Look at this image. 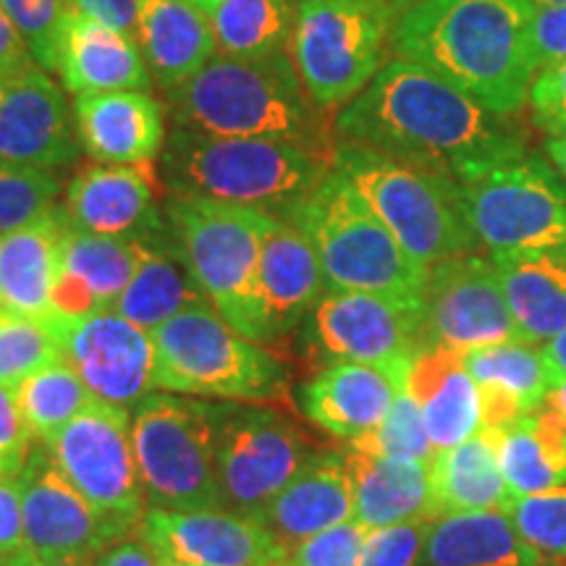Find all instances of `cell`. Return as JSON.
<instances>
[{"instance_id": "cell-43", "label": "cell", "mask_w": 566, "mask_h": 566, "mask_svg": "<svg viewBox=\"0 0 566 566\" xmlns=\"http://www.w3.org/2000/svg\"><path fill=\"white\" fill-rule=\"evenodd\" d=\"M27 45L45 71H55V40L76 0H0Z\"/></svg>"}, {"instance_id": "cell-64", "label": "cell", "mask_w": 566, "mask_h": 566, "mask_svg": "<svg viewBox=\"0 0 566 566\" xmlns=\"http://www.w3.org/2000/svg\"><path fill=\"white\" fill-rule=\"evenodd\" d=\"M163 566H176V564H163Z\"/></svg>"}, {"instance_id": "cell-46", "label": "cell", "mask_w": 566, "mask_h": 566, "mask_svg": "<svg viewBox=\"0 0 566 566\" xmlns=\"http://www.w3.org/2000/svg\"><path fill=\"white\" fill-rule=\"evenodd\" d=\"M527 103L537 129L548 137L566 134V61L537 71Z\"/></svg>"}, {"instance_id": "cell-6", "label": "cell", "mask_w": 566, "mask_h": 566, "mask_svg": "<svg viewBox=\"0 0 566 566\" xmlns=\"http://www.w3.org/2000/svg\"><path fill=\"white\" fill-rule=\"evenodd\" d=\"M166 221L210 307L237 334L265 344L258 279L265 239L279 218L242 205L168 195Z\"/></svg>"}, {"instance_id": "cell-5", "label": "cell", "mask_w": 566, "mask_h": 566, "mask_svg": "<svg viewBox=\"0 0 566 566\" xmlns=\"http://www.w3.org/2000/svg\"><path fill=\"white\" fill-rule=\"evenodd\" d=\"M286 221L313 242L328 289L422 300L430 268L401 247L336 168L294 205Z\"/></svg>"}, {"instance_id": "cell-57", "label": "cell", "mask_w": 566, "mask_h": 566, "mask_svg": "<svg viewBox=\"0 0 566 566\" xmlns=\"http://www.w3.org/2000/svg\"><path fill=\"white\" fill-rule=\"evenodd\" d=\"M548 399L554 401V405H556L558 409H562L564 417H566V380H562V384L554 386V391L548 394Z\"/></svg>"}, {"instance_id": "cell-27", "label": "cell", "mask_w": 566, "mask_h": 566, "mask_svg": "<svg viewBox=\"0 0 566 566\" xmlns=\"http://www.w3.org/2000/svg\"><path fill=\"white\" fill-rule=\"evenodd\" d=\"M407 391L422 412L436 451L467 441L483 428V407L464 357L446 346L422 344L409 359Z\"/></svg>"}, {"instance_id": "cell-11", "label": "cell", "mask_w": 566, "mask_h": 566, "mask_svg": "<svg viewBox=\"0 0 566 566\" xmlns=\"http://www.w3.org/2000/svg\"><path fill=\"white\" fill-rule=\"evenodd\" d=\"M457 187L467 223L491 252L566 247V181L537 155H514Z\"/></svg>"}, {"instance_id": "cell-55", "label": "cell", "mask_w": 566, "mask_h": 566, "mask_svg": "<svg viewBox=\"0 0 566 566\" xmlns=\"http://www.w3.org/2000/svg\"><path fill=\"white\" fill-rule=\"evenodd\" d=\"M0 566H40V558L32 551H21L13 556H0Z\"/></svg>"}, {"instance_id": "cell-14", "label": "cell", "mask_w": 566, "mask_h": 566, "mask_svg": "<svg viewBox=\"0 0 566 566\" xmlns=\"http://www.w3.org/2000/svg\"><path fill=\"white\" fill-rule=\"evenodd\" d=\"M504 342L522 338L493 260L467 252L430 265L422 294V344L467 354Z\"/></svg>"}, {"instance_id": "cell-21", "label": "cell", "mask_w": 566, "mask_h": 566, "mask_svg": "<svg viewBox=\"0 0 566 566\" xmlns=\"http://www.w3.org/2000/svg\"><path fill=\"white\" fill-rule=\"evenodd\" d=\"M409 359L388 365L336 363L302 386L300 405L310 422L352 443L386 420L399 391L407 388Z\"/></svg>"}, {"instance_id": "cell-49", "label": "cell", "mask_w": 566, "mask_h": 566, "mask_svg": "<svg viewBox=\"0 0 566 566\" xmlns=\"http://www.w3.org/2000/svg\"><path fill=\"white\" fill-rule=\"evenodd\" d=\"M30 551L24 533V504L19 478L0 475V556Z\"/></svg>"}, {"instance_id": "cell-3", "label": "cell", "mask_w": 566, "mask_h": 566, "mask_svg": "<svg viewBox=\"0 0 566 566\" xmlns=\"http://www.w3.org/2000/svg\"><path fill=\"white\" fill-rule=\"evenodd\" d=\"M166 103L174 129L292 142L334 158L328 111L304 87L292 51L265 59L218 53L192 80L168 90Z\"/></svg>"}, {"instance_id": "cell-18", "label": "cell", "mask_w": 566, "mask_h": 566, "mask_svg": "<svg viewBox=\"0 0 566 566\" xmlns=\"http://www.w3.org/2000/svg\"><path fill=\"white\" fill-rule=\"evenodd\" d=\"M163 176L150 163H97L76 171L63 195V212L74 229L101 237L155 242L168 233Z\"/></svg>"}, {"instance_id": "cell-60", "label": "cell", "mask_w": 566, "mask_h": 566, "mask_svg": "<svg viewBox=\"0 0 566 566\" xmlns=\"http://www.w3.org/2000/svg\"><path fill=\"white\" fill-rule=\"evenodd\" d=\"M522 3L530 6V9H537V6H564L566 0H522Z\"/></svg>"}, {"instance_id": "cell-36", "label": "cell", "mask_w": 566, "mask_h": 566, "mask_svg": "<svg viewBox=\"0 0 566 566\" xmlns=\"http://www.w3.org/2000/svg\"><path fill=\"white\" fill-rule=\"evenodd\" d=\"M499 462L514 501L566 483V417L554 401L501 430Z\"/></svg>"}, {"instance_id": "cell-9", "label": "cell", "mask_w": 566, "mask_h": 566, "mask_svg": "<svg viewBox=\"0 0 566 566\" xmlns=\"http://www.w3.org/2000/svg\"><path fill=\"white\" fill-rule=\"evenodd\" d=\"M396 17L386 0L296 3L292 59L321 108H344L391 63Z\"/></svg>"}, {"instance_id": "cell-19", "label": "cell", "mask_w": 566, "mask_h": 566, "mask_svg": "<svg viewBox=\"0 0 566 566\" xmlns=\"http://www.w3.org/2000/svg\"><path fill=\"white\" fill-rule=\"evenodd\" d=\"M139 537L163 564L176 566H279L286 548L254 516L205 509V512H168L147 509L139 522Z\"/></svg>"}, {"instance_id": "cell-54", "label": "cell", "mask_w": 566, "mask_h": 566, "mask_svg": "<svg viewBox=\"0 0 566 566\" xmlns=\"http://www.w3.org/2000/svg\"><path fill=\"white\" fill-rule=\"evenodd\" d=\"M546 153H548L551 163H554L556 171L562 174L566 181V134H562V137H548Z\"/></svg>"}, {"instance_id": "cell-62", "label": "cell", "mask_w": 566, "mask_h": 566, "mask_svg": "<svg viewBox=\"0 0 566 566\" xmlns=\"http://www.w3.org/2000/svg\"><path fill=\"white\" fill-rule=\"evenodd\" d=\"M279 566H294V564H292V562H289V558H286V562H281Z\"/></svg>"}, {"instance_id": "cell-29", "label": "cell", "mask_w": 566, "mask_h": 566, "mask_svg": "<svg viewBox=\"0 0 566 566\" xmlns=\"http://www.w3.org/2000/svg\"><path fill=\"white\" fill-rule=\"evenodd\" d=\"M501 430L480 428L467 441L436 451L430 470V520L449 514L509 512L514 495L499 462Z\"/></svg>"}, {"instance_id": "cell-45", "label": "cell", "mask_w": 566, "mask_h": 566, "mask_svg": "<svg viewBox=\"0 0 566 566\" xmlns=\"http://www.w3.org/2000/svg\"><path fill=\"white\" fill-rule=\"evenodd\" d=\"M367 533L370 527H365L363 522H342L296 546L289 554V562L294 566H359Z\"/></svg>"}, {"instance_id": "cell-17", "label": "cell", "mask_w": 566, "mask_h": 566, "mask_svg": "<svg viewBox=\"0 0 566 566\" xmlns=\"http://www.w3.org/2000/svg\"><path fill=\"white\" fill-rule=\"evenodd\" d=\"M51 323L61 338L63 359L80 373L95 399L129 407L155 388L150 331L126 321L116 310Z\"/></svg>"}, {"instance_id": "cell-47", "label": "cell", "mask_w": 566, "mask_h": 566, "mask_svg": "<svg viewBox=\"0 0 566 566\" xmlns=\"http://www.w3.org/2000/svg\"><path fill=\"white\" fill-rule=\"evenodd\" d=\"M34 433L21 412L17 391L0 386V475L19 478L34 449Z\"/></svg>"}, {"instance_id": "cell-10", "label": "cell", "mask_w": 566, "mask_h": 566, "mask_svg": "<svg viewBox=\"0 0 566 566\" xmlns=\"http://www.w3.org/2000/svg\"><path fill=\"white\" fill-rule=\"evenodd\" d=\"M216 405L168 391L137 401L132 441L150 509L205 512L223 506L216 472Z\"/></svg>"}, {"instance_id": "cell-28", "label": "cell", "mask_w": 566, "mask_h": 566, "mask_svg": "<svg viewBox=\"0 0 566 566\" xmlns=\"http://www.w3.org/2000/svg\"><path fill=\"white\" fill-rule=\"evenodd\" d=\"M467 373L478 384L483 428L506 430L548 399L556 380L543 346L504 342L462 354Z\"/></svg>"}, {"instance_id": "cell-38", "label": "cell", "mask_w": 566, "mask_h": 566, "mask_svg": "<svg viewBox=\"0 0 566 566\" xmlns=\"http://www.w3.org/2000/svg\"><path fill=\"white\" fill-rule=\"evenodd\" d=\"M13 391L34 438L42 443L59 436L76 415L95 401L80 373L66 359L42 367Z\"/></svg>"}, {"instance_id": "cell-37", "label": "cell", "mask_w": 566, "mask_h": 566, "mask_svg": "<svg viewBox=\"0 0 566 566\" xmlns=\"http://www.w3.org/2000/svg\"><path fill=\"white\" fill-rule=\"evenodd\" d=\"M296 3L300 0H221L210 13L218 51L237 59L289 53Z\"/></svg>"}, {"instance_id": "cell-52", "label": "cell", "mask_w": 566, "mask_h": 566, "mask_svg": "<svg viewBox=\"0 0 566 566\" xmlns=\"http://www.w3.org/2000/svg\"><path fill=\"white\" fill-rule=\"evenodd\" d=\"M95 566H163L158 554L142 537H124L95 558Z\"/></svg>"}, {"instance_id": "cell-61", "label": "cell", "mask_w": 566, "mask_h": 566, "mask_svg": "<svg viewBox=\"0 0 566 566\" xmlns=\"http://www.w3.org/2000/svg\"><path fill=\"white\" fill-rule=\"evenodd\" d=\"M541 566H566V562H543Z\"/></svg>"}, {"instance_id": "cell-1", "label": "cell", "mask_w": 566, "mask_h": 566, "mask_svg": "<svg viewBox=\"0 0 566 566\" xmlns=\"http://www.w3.org/2000/svg\"><path fill=\"white\" fill-rule=\"evenodd\" d=\"M433 71L394 59L338 111L334 137L449 179H475L525 150V134Z\"/></svg>"}, {"instance_id": "cell-34", "label": "cell", "mask_w": 566, "mask_h": 566, "mask_svg": "<svg viewBox=\"0 0 566 566\" xmlns=\"http://www.w3.org/2000/svg\"><path fill=\"white\" fill-rule=\"evenodd\" d=\"M543 558L520 535L509 512L438 516L430 525L420 566H541Z\"/></svg>"}, {"instance_id": "cell-50", "label": "cell", "mask_w": 566, "mask_h": 566, "mask_svg": "<svg viewBox=\"0 0 566 566\" xmlns=\"http://www.w3.org/2000/svg\"><path fill=\"white\" fill-rule=\"evenodd\" d=\"M32 66H38V61H34L24 34L19 32V27L13 24L9 13L0 6V82L11 80V76Z\"/></svg>"}, {"instance_id": "cell-33", "label": "cell", "mask_w": 566, "mask_h": 566, "mask_svg": "<svg viewBox=\"0 0 566 566\" xmlns=\"http://www.w3.org/2000/svg\"><path fill=\"white\" fill-rule=\"evenodd\" d=\"M354 478V520L391 527L430 520V470L415 459L378 457L346 446Z\"/></svg>"}, {"instance_id": "cell-24", "label": "cell", "mask_w": 566, "mask_h": 566, "mask_svg": "<svg viewBox=\"0 0 566 566\" xmlns=\"http://www.w3.org/2000/svg\"><path fill=\"white\" fill-rule=\"evenodd\" d=\"M55 74L74 97L84 92L150 90L153 84L137 38L80 9L69 13L55 40Z\"/></svg>"}, {"instance_id": "cell-44", "label": "cell", "mask_w": 566, "mask_h": 566, "mask_svg": "<svg viewBox=\"0 0 566 566\" xmlns=\"http://www.w3.org/2000/svg\"><path fill=\"white\" fill-rule=\"evenodd\" d=\"M433 520L401 522L367 533L359 566H420Z\"/></svg>"}, {"instance_id": "cell-35", "label": "cell", "mask_w": 566, "mask_h": 566, "mask_svg": "<svg viewBox=\"0 0 566 566\" xmlns=\"http://www.w3.org/2000/svg\"><path fill=\"white\" fill-rule=\"evenodd\" d=\"M208 304L189 268L176 250L171 229L163 239L142 242L137 271L118 296L113 310L139 328L153 331L179 315L181 310Z\"/></svg>"}, {"instance_id": "cell-39", "label": "cell", "mask_w": 566, "mask_h": 566, "mask_svg": "<svg viewBox=\"0 0 566 566\" xmlns=\"http://www.w3.org/2000/svg\"><path fill=\"white\" fill-rule=\"evenodd\" d=\"M59 359H63V346L51 321L11 313L0 317V386L17 388Z\"/></svg>"}, {"instance_id": "cell-30", "label": "cell", "mask_w": 566, "mask_h": 566, "mask_svg": "<svg viewBox=\"0 0 566 566\" xmlns=\"http://www.w3.org/2000/svg\"><path fill=\"white\" fill-rule=\"evenodd\" d=\"M69 229L63 208L0 237V307L3 313L51 321L61 242Z\"/></svg>"}, {"instance_id": "cell-12", "label": "cell", "mask_w": 566, "mask_h": 566, "mask_svg": "<svg viewBox=\"0 0 566 566\" xmlns=\"http://www.w3.org/2000/svg\"><path fill=\"white\" fill-rule=\"evenodd\" d=\"M310 457L302 430L275 409L218 407L216 472L226 512L260 520Z\"/></svg>"}, {"instance_id": "cell-23", "label": "cell", "mask_w": 566, "mask_h": 566, "mask_svg": "<svg viewBox=\"0 0 566 566\" xmlns=\"http://www.w3.org/2000/svg\"><path fill=\"white\" fill-rule=\"evenodd\" d=\"M82 150L97 163H150L166 145L163 105L150 90L84 92L74 97Z\"/></svg>"}, {"instance_id": "cell-26", "label": "cell", "mask_w": 566, "mask_h": 566, "mask_svg": "<svg viewBox=\"0 0 566 566\" xmlns=\"http://www.w3.org/2000/svg\"><path fill=\"white\" fill-rule=\"evenodd\" d=\"M328 292L313 242L292 221L279 218L260 258L258 300L265 344L292 334Z\"/></svg>"}, {"instance_id": "cell-42", "label": "cell", "mask_w": 566, "mask_h": 566, "mask_svg": "<svg viewBox=\"0 0 566 566\" xmlns=\"http://www.w3.org/2000/svg\"><path fill=\"white\" fill-rule=\"evenodd\" d=\"M509 516L543 562H566V483L516 499Z\"/></svg>"}, {"instance_id": "cell-13", "label": "cell", "mask_w": 566, "mask_h": 566, "mask_svg": "<svg viewBox=\"0 0 566 566\" xmlns=\"http://www.w3.org/2000/svg\"><path fill=\"white\" fill-rule=\"evenodd\" d=\"M45 446L69 483L97 512L137 533L145 516V488L134 457L129 409L95 399Z\"/></svg>"}, {"instance_id": "cell-63", "label": "cell", "mask_w": 566, "mask_h": 566, "mask_svg": "<svg viewBox=\"0 0 566 566\" xmlns=\"http://www.w3.org/2000/svg\"><path fill=\"white\" fill-rule=\"evenodd\" d=\"M3 315H6V313H3V307H0V317H3Z\"/></svg>"}, {"instance_id": "cell-58", "label": "cell", "mask_w": 566, "mask_h": 566, "mask_svg": "<svg viewBox=\"0 0 566 566\" xmlns=\"http://www.w3.org/2000/svg\"><path fill=\"white\" fill-rule=\"evenodd\" d=\"M386 3L391 6L396 13H401V11L412 9V6H417V3H422V0H386Z\"/></svg>"}, {"instance_id": "cell-56", "label": "cell", "mask_w": 566, "mask_h": 566, "mask_svg": "<svg viewBox=\"0 0 566 566\" xmlns=\"http://www.w3.org/2000/svg\"><path fill=\"white\" fill-rule=\"evenodd\" d=\"M40 566H95V558H84V556L51 558V562H40Z\"/></svg>"}, {"instance_id": "cell-41", "label": "cell", "mask_w": 566, "mask_h": 566, "mask_svg": "<svg viewBox=\"0 0 566 566\" xmlns=\"http://www.w3.org/2000/svg\"><path fill=\"white\" fill-rule=\"evenodd\" d=\"M349 446L367 451V454L415 459V462L422 464H430L436 457V446L430 443L428 430H424L420 407H417L407 388L394 399L386 420L373 433L359 438V441H352Z\"/></svg>"}, {"instance_id": "cell-32", "label": "cell", "mask_w": 566, "mask_h": 566, "mask_svg": "<svg viewBox=\"0 0 566 566\" xmlns=\"http://www.w3.org/2000/svg\"><path fill=\"white\" fill-rule=\"evenodd\" d=\"M516 331L543 346L566 328V247L491 252Z\"/></svg>"}, {"instance_id": "cell-22", "label": "cell", "mask_w": 566, "mask_h": 566, "mask_svg": "<svg viewBox=\"0 0 566 566\" xmlns=\"http://www.w3.org/2000/svg\"><path fill=\"white\" fill-rule=\"evenodd\" d=\"M139 254L142 242L87 233L69 223L61 242L51 321H74L113 310L137 271Z\"/></svg>"}, {"instance_id": "cell-31", "label": "cell", "mask_w": 566, "mask_h": 566, "mask_svg": "<svg viewBox=\"0 0 566 566\" xmlns=\"http://www.w3.org/2000/svg\"><path fill=\"white\" fill-rule=\"evenodd\" d=\"M137 45L153 82L176 90L216 59L210 17L189 0H139Z\"/></svg>"}, {"instance_id": "cell-20", "label": "cell", "mask_w": 566, "mask_h": 566, "mask_svg": "<svg viewBox=\"0 0 566 566\" xmlns=\"http://www.w3.org/2000/svg\"><path fill=\"white\" fill-rule=\"evenodd\" d=\"M74 108L45 69L32 66L0 82V163L53 171L80 158Z\"/></svg>"}, {"instance_id": "cell-25", "label": "cell", "mask_w": 566, "mask_h": 566, "mask_svg": "<svg viewBox=\"0 0 566 566\" xmlns=\"http://www.w3.org/2000/svg\"><path fill=\"white\" fill-rule=\"evenodd\" d=\"M354 520V478L346 451H321L275 495L260 522L292 554L325 530Z\"/></svg>"}, {"instance_id": "cell-8", "label": "cell", "mask_w": 566, "mask_h": 566, "mask_svg": "<svg viewBox=\"0 0 566 566\" xmlns=\"http://www.w3.org/2000/svg\"><path fill=\"white\" fill-rule=\"evenodd\" d=\"M155 388L202 399H273L286 367L263 344L231 328L210 304L181 310L153 331Z\"/></svg>"}, {"instance_id": "cell-51", "label": "cell", "mask_w": 566, "mask_h": 566, "mask_svg": "<svg viewBox=\"0 0 566 566\" xmlns=\"http://www.w3.org/2000/svg\"><path fill=\"white\" fill-rule=\"evenodd\" d=\"M76 9L87 17L116 27L132 38H137L139 0H76Z\"/></svg>"}, {"instance_id": "cell-4", "label": "cell", "mask_w": 566, "mask_h": 566, "mask_svg": "<svg viewBox=\"0 0 566 566\" xmlns=\"http://www.w3.org/2000/svg\"><path fill=\"white\" fill-rule=\"evenodd\" d=\"M334 168L331 155L292 142L212 137L171 129L160 150V176L174 197H202L286 218Z\"/></svg>"}, {"instance_id": "cell-59", "label": "cell", "mask_w": 566, "mask_h": 566, "mask_svg": "<svg viewBox=\"0 0 566 566\" xmlns=\"http://www.w3.org/2000/svg\"><path fill=\"white\" fill-rule=\"evenodd\" d=\"M189 3H192V6H197V9H202L205 13H208V17H210V13L212 11H216V6L218 3H221V0H189Z\"/></svg>"}, {"instance_id": "cell-40", "label": "cell", "mask_w": 566, "mask_h": 566, "mask_svg": "<svg viewBox=\"0 0 566 566\" xmlns=\"http://www.w3.org/2000/svg\"><path fill=\"white\" fill-rule=\"evenodd\" d=\"M61 179L53 171L3 166L0 163V237L24 229L59 208Z\"/></svg>"}, {"instance_id": "cell-15", "label": "cell", "mask_w": 566, "mask_h": 566, "mask_svg": "<svg viewBox=\"0 0 566 566\" xmlns=\"http://www.w3.org/2000/svg\"><path fill=\"white\" fill-rule=\"evenodd\" d=\"M304 342L331 365L396 363L422 346V300L328 289L304 317Z\"/></svg>"}, {"instance_id": "cell-7", "label": "cell", "mask_w": 566, "mask_h": 566, "mask_svg": "<svg viewBox=\"0 0 566 566\" xmlns=\"http://www.w3.org/2000/svg\"><path fill=\"white\" fill-rule=\"evenodd\" d=\"M334 168L357 187L375 216L422 265L430 268L480 247L464 218L457 181L449 176L346 142L336 145Z\"/></svg>"}, {"instance_id": "cell-2", "label": "cell", "mask_w": 566, "mask_h": 566, "mask_svg": "<svg viewBox=\"0 0 566 566\" xmlns=\"http://www.w3.org/2000/svg\"><path fill=\"white\" fill-rule=\"evenodd\" d=\"M394 59L433 71L495 116L527 103L537 69L522 0H422L396 17Z\"/></svg>"}, {"instance_id": "cell-16", "label": "cell", "mask_w": 566, "mask_h": 566, "mask_svg": "<svg viewBox=\"0 0 566 566\" xmlns=\"http://www.w3.org/2000/svg\"><path fill=\"white\" fill-rule=\"evenodd\" d=\"M27 546L40 562L84 556L97 558L132 533L103 516L69 483L45 443H38L19 475Z\"/></svg>"}, {"instance_id": "cell-48", "label": "cell", "mask_w": 566, "mask_h": 566, "mask_svg": "<svg viewBox=\"0 0 566 566\" xmlns=\"http://www.w3.org/2000/svg\"><path fill=\"white\" fill-rule=\"evenodd\" d=\"M530 51L537 71L566 61V3L530 9Z\"/></svg>"}, {"instance_id": "cell-53", "label": "cell", "mask_w": 566, "mask_h": 566, "mask_svg": "<svg viewBox=\"0 0 566 566\" xmlns=\"http://www.w3.org/2000/svg\"><path fill=\"white\" fill-rule=\"evenodd\" d=\"M543 354H546V363L554 373L556 384L566 380V328L556 338H551L548 344H543Z\"/></svg>"}]
</instances>
